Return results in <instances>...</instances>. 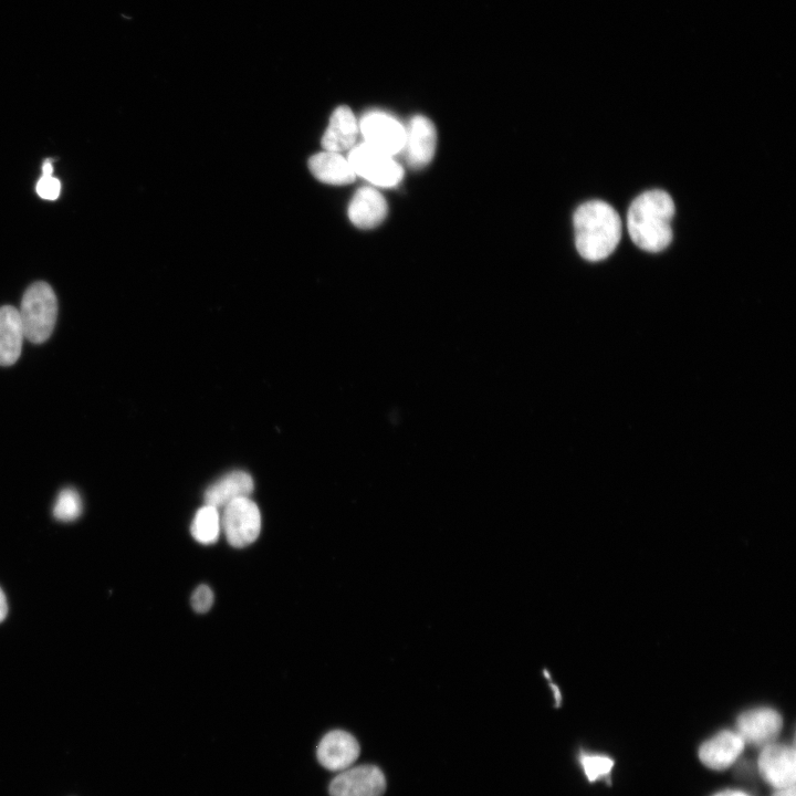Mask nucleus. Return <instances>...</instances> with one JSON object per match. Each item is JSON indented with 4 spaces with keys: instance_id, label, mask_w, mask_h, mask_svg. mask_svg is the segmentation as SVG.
I'll use <instances>...</instances> for the list:
<instances>
[{
    "instance_id": "14",
    "label": "nucleus",
    "mask_w": 796,
    "mask_h": 796,
    "mask_svg": "<svg viewBox=\"0 0 796 796\" xmlns=\"http://www.w3.org/2000/svg\"><path fill=\"white\" fill-rule=\"evenodd\" d=\"M359 133L358 122L348 106L334 109L329 117L321 144L325 151L342 153L350 150Z\"/></svg>"
},
{
    "instance_id": "16",
    "label": "nucleus",
    "mask_w": 796,
    "mask_h": 796,
    "mask_svg": "<svg viewBox=\"0 0 796 796\" xmlns=\"http://www.w3.org/2000/svg\"><path fill=\"white\" fill-rule=\"evenodd\" d=\"M23 338L19 311L10 305L0 307V366H10L18 360Z\"/></svg>"
},
{
    "instance_id": "9",
    "label": "nucleus",
    "mask_w": 796,
    "mask_h": 796,
    "mask_svg": "<svg viewBox=\"0 0 796 796\" xmlns=\"http://www.w3.org/2000/svg\"><path fill=\"white\" fill-rule=\"evenodd\" d=\"M782 727V715L771 708L751 709L736 719V732L744 743L760 747L773 743Z\"/></svg>"
},
{
    "instance_id": "18",
    "label": "nucleus",
    "mask_w": 796,
    "mask_h": 796,
    "mask_svg": "<svg viewBox=\"0 0 796 796\" xmlns=\"http://www.w3.org/2000/svg\"><path fill=\"white\" fill-rule=\"evenodd\" d=\"M221 517L217 507L205 505L199 509L192 520L190 532L192 537L201 544H212L220 535Z\"/></svg>"
},
{
    "instance_id": "3",
    "label": "nucleus",
    "mask_w": 796,
    "mask_h": 796,
    "mask_svg": "<svg viewBox=\"0 0 796 796\" xmlns=\"http://www.w3.org/2000/svg\"><path fill=\"white\" fill-rule=\"evenodd\" d=\"M18 311L24 337L31 343L41 344L51 336L57 316V300L46 282L31 284L24 292Z\"/></svg>"
},
{
    "instance_id": "15",
    "label": "nucleus",
    "mask_w": 796,
    "mask_h": 796,
    "mask_svg": "<svg viewBox=\"0 0 796 796\" xmlns=\"http://www.w3.org/2000/svg\"><path fill=\"white\" fill-rule=\"evenodd\" d=\"M253 488L254 483L249 473L231 471L206 490L205 503L217 509L224 507L237 499L249 498Z\"/></svg>"
},
{
    "instance_id": "25",
    "label": "nucleus",
    "mask_w": 796,
    "mask_h": 796,
    "mask_svg": "<svg viewBox=\"0 0 796 796\" xmlns=\"http://www.w3.org/2000/svg\"><path fill=\"white\" fill-rule=\"evenodd\" d=\"M42 175H53V165L50 159H46L42 165Z\"/></svg>"
},
{
    "instance_id": "7",
    "label": "nucleus",
    "mask_w": 796,
    "mask_h": 796,
    "mask_svg": "<svg viewBox=\"0 0 796 796\" xmlns=\"http://www.w3.org/2000/svg\"><path fill=\"white\" fill-rule=\"evenodd\" d=\"M385 789L384 773L369 764L342 771L328 787L331 796H381Z\"/></svg>"
},
{
    "instance_id": "12",
    "label": "nucleus",
    "mask_w": 796,
    "mask_h": 796,
    "mask_svg": "<svg viewBox=\"0 0 796 796\" xmlns=\"http://www.w3.org/2000/svg\"><path fill=\"white\" fill-rule=\"evenodd\" d=\"M744 745L743 739L736 731L724 730L700 746L699 758L706 767L722 771L736 761Z\"/></svg>"
},
{
    "instance_id": "24",
    "label": "nucleus",
    "mask_w": 796,
    "mask_h": 796,
    "mask_svg": "<svg viewBox=\"0 0 796 796\" xmlns=\"http://www.w3.org/2000/svg\"><path fill=\"white\" fill-rule=\"evenodd\" d=\"M773 796H796L795 786L777 789Z\"/></svg>"
},
{
    "instance_id": "10",
    "label": "nucleus",
    "mask_w": 796,
    "mask_h": 796,
    "mask_svg": "<svg viewBox=\"0 0 796 796\" xmlns=\"http://www.w3.org/2000/svg\"><path fill=\"white\" fill-rule=\"evenodd\" d=\"M405 144L400 153L411 168L428 165L436 151L437 132L433 123L422 115L413 116L405 127Z\"/></svg>"
},
{
    "instance_id": "23",
    "label": "nucleus",
    "mask_w": 796,
    "mask_h": 796,
    "mask_svg": "<svg viewBox=\"0 0 796 796\" xmlns=\"http://www.w3.org/2000/svg\"><path fill=\"white\" fill-rule=\"evenodd\" d=\"M7 612H8L7 599H6V596L2 591V589L0 588V621H2L6 618Z\"/></svg>"
},
{
    "instance_id": "4",
    "label": "nucleus",
    "mask_w": 796,
    "mask_h": 796,
    "mask_svg": "<svg viewBox=\"0 0 796 796\" xmlns=\"http://www.w3.org/2000/svg\"><path fill=\"white\" fill-rule=\"evenodd\" d=\"M347 160L356 176L378 187H395L404 177V169L394 156L364 142L350 149Z\"/></svg>"
},
{
    "instance_id": "21",
    "label": "nucleus",
    "mask_w": 796,
    "mask_h": 796,
    "mask_svg": "<svg viewBox=\"0 0 796 796\" xmlns=\"http://www.w3.org/2000/svg\"><path fill=\"white\" fill-rule=\"evenodd\" d=\"M36 193L45 200H55L61 192V182L53 175H41L35 186Z\"/></svg>"
},
{
    "instance_id": "22",
    "label": "nucleus",
    "mask_w": 796,
    "mask_h": 796,
    "mask_svg": "<svg viewBox=\"0 0 796 796\" xmlns=\"http://www.w3.org/2000/svg\"><path fill=\"white\" fill-rule=\"evenodd\" d=\"M190 601L195 611L206 612L213 604V593L209 586L199 585L192 593Z\"/></svg>"
},
{
    "instance_id": "5",
    "label": "nucleus",
    "mask_w": 796,
    "mask_h": 796,
    "mask_svg": "<svg viewBox=\"0 0 796 796\" xmlns=\"http://www.w3.org/2000/svg\"><path fill=\"white\" fill-rule=\"evenodd\" d=\"M221 528L230 545L244 547L253 543L261 530L258 505L249 498L232 501L223 507Z\"/></svg>"
},
{
    "instance_id": "11",
    "label": "nucleus",
    "mask_w": 796,
    "mask_h": 796,
    "mask_svg": "<svg viewBox=\"0 0 796 796\" xmlns=\"http://www.w3.org/2000/svg\"><path fill=\"white\" fill-rule=\"evenodd\" d=\"M359 752V744L350 733L333 730L322 737L317 745L316 756L323 767L333 772H342L354 764Z\"/></svg>"
},
{
    "instance_id": "2",
    "label": "nucleus",
    "mask_w": 796,
    "mask_h": 796,
    "mask_svg": "<svg viewBox=\"0 0 796 796\" xmlns=\"http://www.w3.org/2000/svg\"><path fill=\"white\" fill-rule=\"evenodd\" d=\"M575 243L582 258L600 261L609 256L621 237V220L607 202L590 200L574 212Z\"/></svg>"
},
{
    "instance_id": "1",
    "label": "nucleus",
    "mask_w": 796,
    "mask_h": 796,
    "mask_svg": "<svg viewBox=\"0 0 796 796\" xmlns=\"http://www.w3.org/2000/svg\"><path fill=\"white\" fill-rule=\"evenodd\" d=\"M673 214L674 203L668 192L653 189L639 195L627 213V227L632 242L648 252L666 249L672 240Z\"/></svg>"
},
{
    "instance_id": "17",
    "label": "nucleus",
    "mask_w": 796,
    "mask_h": 796,
    "mask_svg": "<svg viewBox=\"0 0 796 796\" xmlns=\"http://www.w3.org/2000/svg\"><path fill=\"white\" fill-rule=\"evenodd\" d=\"M312 175L320 181L329 185H347L356 179L347 158L339 153L322 151L308 159Z\"/></svg>"
},
{
    "instance_id": "13",
    "label": "nucleus",
    "mask_w": 796,
    "mask_h": 796,
    "mask_svg": "<svg viewBox=\"0 0 796 796\" xmlns=\"http://www.w3.org/2000/svg\"><path fill=\"white\" fill-rule=\"evenodd\" d=\"M388 206L383 195L373 187H362L348 205V218L359 229H371L386 218Z\"/></svg>"
},
{
    "instance_id": "6",
    "label": "nucleus",
    "mask_w": 796,
    "mask_h": 796,
    "mask_svg": "<svg viewBox=\"0 0 796 796\" xmlns=\"http://www.w3.org/2000/svg\"><path fill=\"white\" fill-rule=\"evenodd\" d=\"M358 127L364 143L371 147L390 156L401 151L406 136L405 126L394 116L383 111H369L362 116Z\"/></svg>"
},
{
    "instance_id": "26",
    "label": "nucleus",
    "mask_w": 796,
    "mask_h": 796,
    "mask_svg": "<svg viewBox=\"0 0 796 796\" xmlns=\"http://www.w3.org/2000/svg\"><path fill=\"white\" fill-rule=\"evenodd\" d=\"M714 796H748V795L741 790H723L721 793L715 794Z\"/></svg>"
},
{
    "instance_id": "8",
    "label": "nucleus",
    "mask_w": 796,
    "mask_h": 796,
    "mask_svg": "<svg viewBox=\"0 0 796 796\" xmlns=\"http://www.w3.org/2000/svg\"><path fill=\"white\" fill-rule=\"evenodd\" d=\"M795 763L794 746L773 742L762 747L757 766L764 781L781 789L795 786Z\"/></svg>"
},
{
    "instance_id": "19",
    "label": "nucleus",
    "mask_w": 796,
    "mask_h": 796,
    "mask_svg": "<svg viewBox=\"0 0 796 796\" xmlns=\"http://www.w3.org/2000/svg\"><path fill=\"white\" fill-rule=\"evenodd\" d=\"M81 512L82 501L80 494L72 488L63 489L54 503V517L62 522H71L76 520Z\"/></svg>"
},
{
    "instance_id": "20",
    "label": "nucleus",
    "mask_w": 796,
    "mask_h": 796,
    "mask_svg": "<svg viewBox=\"0 0 796 796\" xmlns=\"http://www.w3.org/2000/svg\"><path fill=\"white\" fill-rule=\"evenodd\" d=\"M579 762L589 782L607 776L614 766V761L605 755H590L582 753Z\"/></svg>"
}]
</instances>
